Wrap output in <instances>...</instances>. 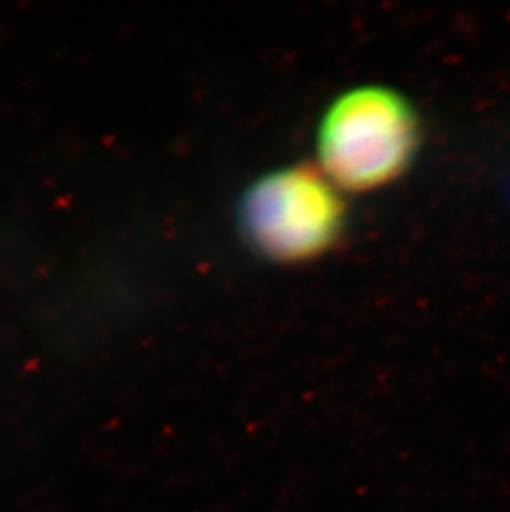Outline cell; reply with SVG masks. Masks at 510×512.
<instances>
[{
    "label": "cell",
    "mask_w": 510,
    "mask_h": 512,
    "mask_svg": "<svg viewBox=\"0 0 510 512\" xmlns=\"http://www.w3.org/2000/svg\"><path fill=\"white\" fill-rule=\"evenodd\" d=\"M419 121L411 103L370 85L343 93L318 128V158L338 189L370 191L395 181L413 161Z\"/></svg>",
    "instance_id": "1"
},
{
    "label": "cell",
    "mask_w": 510,
    "mask_h": 512,
    "mask_svg": "<svg viewBox=\"0 0 510 512\" xmlns=\"http://www.w3.org/2000/svg\"><path fill=\"white\" fill-rule=\"evenodd\" d=\"M340 189L322 170L292 166L265 174L241 203L244 237L275 262H304L322 256L345 224Z\"/></svg>",
    "instance_id": "2"
}]
</instances>
